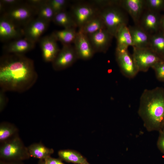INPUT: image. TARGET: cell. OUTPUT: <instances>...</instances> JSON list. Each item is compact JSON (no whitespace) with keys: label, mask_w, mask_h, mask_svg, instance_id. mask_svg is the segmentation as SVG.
Wrapping results in <instances>:
<instances>
[{"label":"cell","mask_w":164,"mask_h":164,"mask_svg":"<svg viewBox=\"0 0 164 164\" xmlns=\"http://www.w3.org/2000/svg\"><path fill=\"white\" fill-rule=\"evenodd\" d=\"M38 78L33 60L25 55L5 53L1 57V90L23 93L33 87Z\"/></svg>","instance_id":"6da1fadb"},{"label":"cell","mask_w":164,"mask_h":164,"mask_svg":"<svg viewBox=\"0 0 164 164\" xmlns=\"http://www.w3.org/2000/svg\"><path fill=\"white\" fill-rule=\"evenodd\" d=\"M138 114L148 131L164 128V88L145 89L140 97Z\"/></svg>","instance_id":"7a4b0ae2"},{"label":"cell","mask_w":164,"mask_h":164,"mask_svg":"<svg viewBox=\"0 0 164 164\" xmlns=\"http://www.w3.org/2000/svg\"><path fill=\"white\" fill-rule=\"evenodd\" d=\"M99 15L106 29L114 37L122 26L127 25L128 19L124 9L119 5L110 6L101 9Z\"/></svg>","instance_id":"3957f363"},{"label":"cell","mask_w":164,"mask_h":164,"mask_svg":"<svg viewBox=\"0 0 164 164\" xmlns=\"http://www.w3.org/2000/svg\"><path fill=\"white\" fill-rule=\"evenodd\" d=\"M1 144V160L22 161L30 157L27 147L24 145L18 135Z\"/></svg>","instance_id":"277c9868"},{"label":"cell","mask_w":164,"mask_h":164,"mask_svg":"<svg viewBox=\"0 0 164 164\" xmlns=\"http://www.w3.org/2000/svg\"><path fill=\"white\" fill-rule=\"evenodd\" d=\"M37 10L27 2L8 9L2 15L23 28L37 15Z\"/></svg>","instance_id":"5b68a950"},{"label":"cell","mask_w":164,"mask_h":164,"mask_svg":"<svg viewBox=\"0 0 164 164\" xmlns=\"http://www.w3.org/2000/svg\"><path fill=\"white\" fill-rule=\"evenodd\" d=\"M139 71L146 72L150 68L163 61L162 59L149 47H133L132 55Z\"/></svg>","instance_id":"8992f818"},{"label":"cell","mask_w":164,"mask_h":164,"mask_svg":"<svg viewBox=\"0 0 164 164\" xmlns=\"http://www.w3.org/2000/svg\"><path fill=\"white\" fill-rule=\"evenodd\" d=\"M78 59L74 46L71 44L63 45L52 63V67L55 71L62 70L72 66Z\"/></svg>","instance_id":"52a82bcc"},{"label":"cell","mask_w":164,"mask_h":164,"mask_svg":"<svg viewBox=\"0 0 164 164\" xmlns=\"http://www.w3.org/2000/svg\"><path fill=\"white\" fill-rule=\"evenodd\" d=\"M116 61L121 72L125 77L132 78L139 72L134 62L132 55L128 49L116 50Z\"/></svg>","instance_id":"ba28073f"},{"label":"cell","mask_w":164,"mask_h":164,"mask_svg":"<svg viewBox=\"0 0 164 164\" xmlns=\"http://www.w3.org/2000/svg\"><path fill=\"white\" fill-rule=\"evenodd\" d=\"M24 37L23 28L1 15L0 18V39L10 42Z\"/></svg>","instance_id":"9c48e42d"},{"label":"cell","mask_w":164,"mask_h":164,"mask_svg":"<svg viewBox=\"0 0 164 164\" xmlns=\"http://www.w3.org/2000/svg\"><path fill=\"white\" fill-rule=\"evenodd\" d=\"M99 11L94 5L81 4L73 6L70 13L77 26L80 28L98 15Z\"/></svg>","instance_id":"30bf717a"},{"label":"cell","mask_w":164,"mask_h":164,"mask_svg":"<svg viewBox=\"0 0 164 164\" xmlns=\"http://www.w3.org/2000/svg\"><path fill=\"white\" fill-rule=\"evenodd\" d=\"M73 43L78 59L87 60L93 56L95 52L88 36L79 29Z\"/></svg>","instance_id":"8fae6325"},{"label":"cell","mask_w":164,"mask_h":164,"mask_svg":"<svg viewBox=\"0 0 164 164\" xmlns=\"http://www.w3.org/2000/svg\"><path fill=\"white\" fill-rule=\"evenodd\" d=\"M49 23L38 17L34 18L23 27L24 37L35 43L39 40Z\"/></svg>","instance_id":"7c38bea8"},{"label":"cell","mask_w":164,"mask_h":164,"mask_svg":"<svg viewBox=\"0 0 164 164\" xmlns=\"http://www.w3.org/2000/svg\"><path fill=\"white\" fill-rule=\"evenodd\" d=\"M161 16L160 13L145 9L138 25L150 35L154 34L160 31Z\"/></svg>","instance_id":"4fadbf2b"},{"label":"cell","mask_w":164,"mask_h":164,"mask_svg":"<svg viewBox=\"0 0 164 164\" xmlns=\"http://www.w3.org/2000/svg\"><path fill=\"white\" fill-rule=\"evenodd\" d=\"M39 41L43 60L46 62L52 63L60 50L57 40L50 34L42 37Z\"/></svg>","instance_id":"5bb4252c"},{"label":"cell","mask_w":164,"mask_h":164,"mask_svg":"<svg viewBox=\"0 0 164 164\" xmlns=\"http://www.w3.org/2000/svg\"><path fill=\"white\" fill-rule=\"evenodd\" d=\"M87 36L95 53H106L113 37L105 28Z\"/></svg>","instance_id":"9a60e30c"},{"label":"cell","mask_w":164,"mask_h":164,"mask_svg":"<svg viewBox=\"0 0 164 164\" xmlns=\"http://www.w3.org/2000/svg\"><path fill=\"white\" fill-rule=\"evenodd\" d=\"M119 5L130 15L135 25H138L145 9V0H119Z\"/></svg>","instance_id":"2e32d148"},{"label":"cell","mask_w":164,"mask_h":164,"mask_svg":"<svg viewBox=\"0 0 164 164\" xmlns=\"http://www.w3.org/2000/svg\"><path fill=\"white\" fill-rule=\"evenodd\" d=\"M35 43L24 37L9 42L4 47L5 53L23 55L32 50Z\"/></svg>","instance_id":"e0dca14e"},{"label":"cell","mask_w":164,"mask_h":164,"mask_svg":"<svg viewBox=\"0 0 164 164\" xmlns=\"http://www.w3.org/2000/svg\"><path fill=\"white\" fill-rule=\"evenodd\" d=\"M133 42V47L142 48L149 47L150 35L139 25L128 26Z\"/></svg>","instance_id":"ac0fdd59"},{"label":"cell","mask_w":164,"mask_h":164,"mask_svg":"<svg viewBox=\"0 0 164 164\" xmlns=\"http://www.w3.org/2000/svg\"><path fill=\"white\" fill-rule=\"evenodd\" d=\"M115 37L117 41L116 50L128 49L129 46L133 47L132 37L127 25H123L119 29Z\"/></svg>","instance_id":"d6986e66"},{"label":"cell","mask_w":164,"mask_h":164,"mask_svg":"<svg viewBox=\"0 0 164 164\" xmlns=\"http://www.w3.org/2000/svg\"><path fill=\"white\" fill-rule=\"evenodd\" d=\"M58 154L59 158L67 162L75 164H91L80 153L74 150H61L58 151Z\"/></svg>","instance_id":"ffe728a7"},{"label":"cell","mask_w":164,"mask_h":164,"mask_svg":"<svg viewBox=\"0 0 164 164\" xmlns=\"http://www.w3.org/2000/svg\"><path fill=\"white\" fill-rule=\"evenodd\" d=\"M77 32L75 28H64L58 30H55L51 34L57 41L61 43L63 45H70L73 43L75 39Z\"/></svg>","instance_id":"44dd1931"},{"label":"cell","mask_w":164,"mask_h":164,"mask_svg":"<svg viewBox=\"0 0 164 164\" xmlns=\"http://www.w3.org/2000/svg\"><path fill=\"white\" fill-rule=\"evenodd\" d=\"M30 157L44 160L54 152L52 148L46 147L41 142L34 143L27 147Z\"/></svg>","instance_id":"7402d4cb"},{"label":"cell","mask_w":164,"mask_h":164,"mask_svg":"<svg viewBox=\"0 0 164 164\" xmlns=\"http://www.w3.org/2000/svg\"><path fill=\"white\" fill-rule=\"evenodd\" d=\"M149 47L162 60L164 57V33L159 31L150 35Z\"/></svg>","instance_id":"603a6c76"},{"label":"cell","mask_w":164,"mask_h":164,"mask_svg":"<svg viewBox=\"0 0 164 164\" xmlns=\"http://www.w3.org/2000/svg\"><path fill=\"white\" fill-rule=\"evenodd\" d=\"M53 21L55 24L64 28H76L77 26L71 13L66 10L55 15Z\"/></svg>","instance_id":"cb8c5ba5"},{"label":"cell","mask_w":164,"mask_h":164,"mask_svg":"<svg viewBox=\"0 0 164 164\" xmlns=\"http://www.w3.org/2000/svg\"><path fill=\"white\" fill-rule=\"evenodd\" d=\"M104 28L105 27L103 22L98 14L79 28V30L89 35Z\"/></svg>","instance_id":"d4e9b609"},{"label":"cell","mask_w":164,"mask_h":164,"mask_svg":"<svg viewBox=\"0 0 164 164\" xmlns=\"http://www.w3.org/2000/svg\"><path fill=\"white\" fill-rule=\"evenodd\" d=\"M18 129L13 124L3 122L0 125L1 143L7 141L18 135Z\"/></svg>","instance_id":"484cf974"},{"label":"cell","mask_w":164,"mask_h":164,"mask_svg":"<svg viewBox=\"0 0 164 164\" xmlns=\"http://www.w3.org/2000/svg\"><path fill=\"white\" fill-rule=\"evenodd\" d=\"M55 15L48 3V0L37 9V17L49 23L53 21Z\"/></svg>","instance_id":"4316f807"},{"label":"cell","mask_w":164,"mask_h":164,"mask_svg":"<svg viewBox=\"0 0 164 164\" xmlns=\"http://www.w3.org/2000/svg\"><path fill=\"white\" fill-rule=\"evenodd\" d=\"M145 9L160 13L164 11V0H145Z\"/></svg>","instance_id":"83f0119b"},{"label":"cell","mask_w":164,"mask_h":164,"mask_svg":"<svg viewBox=\"0 0 164 164\" xmlns=\"http://www.w3.org/2000/svg\"><path fill=\"white\" fill-rule=\"evenodd\" d=\"M67 2L66 0H48V3L55 15L66 10Z\"/></svg>","instance_id":"f1b7e54d"},{"label":"cell","mask_w":164,"mask_h":164,"mask_svg":"<svg viewBox=\"0 0 164 164\" xmlns=\"http://www.w3.org/2000/svg\"><path fill=\"white\" fill-rule=\"evenodd\" d=\"M152 68L154 70L156 78L159 81L164 82V61L158 63Z\"/></svg>","instance_id":"f546056e"},{"label":"cell","mask_w":164,"mask_h":164,"mask_svg":"<svg viewBox=\"0 0 164 164\" xmlns=\"http://www.w3.org/2000/svg\"><path fill=\"white\" fill-rule=\"evenodd\" d=\"M119 0H94L92 2L94 5L99 6L101 9L108 6L119 5Z\"/></svg>","instance_id":"4dcf8cb0"},{"label":"cell","mask_w":164,"mask_h":164,"mask_svg":"<svg viewBox=\"0 0 164 164\" xmlns=\"http://www.w3.org/2000/svg\"><path fill=\"white\" fill-rule=\"evenodd\" d=\"M0 2L5 6L6 10L23 2L22 1L19 0H1Z\"/></svg>","instance_id":"1f68e13d"},{"label":"cell","mask_w":164,"mask_h":164,"mask_svg":"<svg viewBox=\"0 0 164 164\" xmlns=\"http://www.w3.org/2000/svg\"><path fill=\"white\" fill-rule=\"evenodd\" d=\"M157 146L159 150L164 154V128L159 132Z\"/></svg>","instance_id":"d6a6232c"},{"label":"cell","mask_w":164,"mask_h":164,"mask_svg":"<svg viewBox=\"0 0 164 164\" xmlns=\"http://www.w3.org/2000/svg\"><path fill=\"white\" fill-rule=\"evenodd\" d=\"M6 92L1 90L0 91V111L2 112L8 102V98L5 94Z\"/></svg>","instance_id":"836d02e7"},{"label":"cell","mask_w":164,"mask_h":164,"mask_svg":"<svg viewBox=\"0 0 164 164\" xmlns=\"http://www.w3.org/2000/svg\"><path fill=\"white\" fill-rule=\"evenodd\" d=\"M44 160V164H65L60 158H53L51 156L47 157Z\"/></svg>","instance_id":"e575fe53"},{"label":"cell","mask_w":164,"mask_h":164,"mask_svg":"<svg viewBox=\"0 0 164 164\" xmlns=\"http://www.w3.org/2000/svg\"><path fill=\"white\" fill-rule=\"evenodd\" d=\"M47 0H28L26 2L32 6L37 10L43 4L46 2Z\"/></svg>","instance_id":"d590c367"},{"label":"cell","mask_w":164,"mask_h":164,"mask_svg":"<svg viewBox=\"0 0 164 164\" xmlns=\"http://www.w3.org/2000/svg\"><path fill=\"white\" fill-rule=\"evenodd\" d=\"M160 31L164 33V14L162 15L161 18Z\"/></svg>","instance_id":"8d00e7d4"},{"label":"cell","mask_w":164,"mask_h":164,"mask_svg":"<svg viewBox=\"0 0 164 164\" xmlns=\"http://www.w3.org/2000/svg\"><path fill=\"white\" fill-rule=\"evenodd\" d=\"M2 164H23L21 161H4L1 160Z\"/></svg>","instance_id":"74e56055"},{"label":"cell","mask_w":164,"mask_h":164,"mask_svg":"<svg viewBox=\"0 0 164 164\" xmlns=\"http://www.w3.org/2000/svg\"><path fill=\"white\" fill-rule=\"evenodd\" d=\"M45 162L44 160H39L38 164H44Z\"/></svg>","instance_id":"f35d334b"},{"label":"cell","mask_w":164,"mask_h":164,"mask_svg":"<svg viewBox=\"0 0 164 164\" xmlns=\"http://www.w3.org/2000/svg\"><path fill=\"white\" fill-rule=\"evenodd\" d=\"M0 164H2V162L1 161H0Z\"/></svg>","instance_id":"ab89813d"},{"label":"cell","mask_w":164,"mask_h":164,"mask_svg":"<svg viewBox=\"0 0 164 164\" xmlns=\"http://www.w3.org/2000/svg\"><path fill=\"white\" fill-rule=\"evenodd\" d=\"M162 60H163V61H164V57L162 59Z\"/></svg>","instance_id":"60d3db41"}]
</instances>
